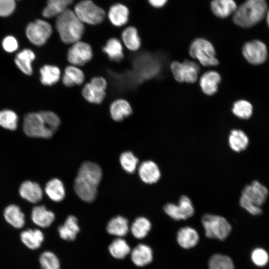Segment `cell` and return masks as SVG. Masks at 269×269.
Masks as SVG:
<instances>
[{"label": "cell", "mask_w": 269, "mask_h": 269, "mask_svg": "<svg viewBox=\"0 0 269 269\" xmlns=\"http://www.w3.org/2000/svg\"><path fill=\"white\" fill-rule=\"evenodd\" d=\"M251 260L256 266L262 267L268 264L269 261V256L264 249L257 248L252 251Z\"/></svg>", "instance_id": "46"}, {"label": "cell", "mask_w": 269, "mask_h": 269, "mask_svg": "<svg viewBox=\"0 0 269 269\" xmlns=\"http://www.w3.org/2000/svg\"><path fill=\"white\" fill-rule=\"evenodd\" d=\"M189 52L192 58L197 59L203 66H216L219 64L213 45L205 39L198 38L193 41Z\"/></svg>", "instance_id": "7"}, {"label": "cell", "mask_w": 269, "mask_h": 269, "mask_svg": "<svg viewBox=\"0 0 269 269\" xmlns=\"http://www.w3.org/2000/svg\"><path fill=\"white\" fill-rule=\"evenodd\" d=\"M209 269H235L232 259L219 254L212 255L209 261Z\"/></svg>", "instance_id": "40"}, {"label": "cell", "mask_w": 269, "mask_h": 269, "mask_svg": "<svg viewBox=\"0 0 269 269\" xmlns=\"http://www.w3.org/2000/svg\"><path fill=\"white\" fill-rule=\"evenodd\" d=\"M38 113L46 127L54 134L60 124L59 117L55 113L50 111H41Z\"/></svg>", "instance_id": "45"}, {"label": "cell", "mask_w": 269, "mask_h": 269, "mask_svg": "<svg viewBox=\"0 0 269 269\" xmlns=\"http://www.w3.org/2000/svg\"><path fill=\"white\" fill-rule=\"evenodd\" d=\"M232 112L237 117L242 119H247L252 114L253 107L248 101L241 100L234 103Z\"/></svg>", "instance_id": "42"}, {"label": "cell", "mask_w": 269, "mask_h": 269, "mask_svg": "<svg viewBox=\"0 0 269 269\" xmlns=\"http://www.w3.org/2000/svg\"><path fill=\"white\" fill-rule=\"evenodd\" d=\"M133 109L128 101L119 99L113 101L110 106V113L112 118L116 122L122 121L129 117Z\"/></svg>", "instance_id": "21"}, {"label": "cell", "mask_w": 269, "mask_h": 269, "mask_svg": "<svg viewBox=\"0 0 269 269\" xmlns=\"http://www.w3.org/2000/svg\"><path fill=\"white\" fill-rule=\"evenodd\" d=\"M20 236L23 244L31 250L39 248L44 240L43 233L37 229L24 230L21 233Z\"/></svg>", "instance_id": "30"}, {"label": "cell", "mask_w": 269, "mask_h": 269, "mask_svg": "<svg viewBox=\"0 0 269 269\" xmlns=\"http://www.w3.org/2000/svg\"><path fill=\"white\" fill-rule=\"evenodd\" d=\"M15 8V0H0V16L10 15Z\"/></svg>", "instance_id": "47"}, {"label": "cell", "mask_w": 269, "mask_h": 269, "mask_svg": "<svg viewBox=\"0 0 269 269\" xmlns=\"http://www.w3.org/2000/svg\"><path fill=\"white\" fill-rule=\"evenodd\" d=\"M153 258L151 249L147 245L139 244L131 252V259L138 267H144L152 262Z\"/></svg>", "instance_id": "23"}, {"label": "cell", "mask_w": 269, "mask_h": 269, "mask_svg": "<svg viewBox=\"0 0 269 269\" xmlns=\"http://www.w3.org/2000/svg\"><path fill=\"white\" fill-rule=\"evenodd\" d=\"M138 172L141 180L146 184L155 183L161 177V172L158 166L151 160L142 162L138 167Z\"/></svg>", "instance_id": "17"}, {"label": "cell", "mask_w": 269, "mask_h": 269, "mask_svg": "<svg viewBox=\"0 0 269 269\" xmlns=\"http://www.w3.org/2000/svg\"><path fill=\"white\" fill-rule=\"evenodd\" d=\"M35 58V55L32 50L24 49L16 54L14 62L23 73L30 75L32 74L31 63Z\"/></svg>", "instance_id": "27"}, {"label": "cell", "mask_w": 269, "mask_h": 269, "mask_svg": "<svg viewBox=\"0 0 269 269\" xmlns=\"http://www.w3.org/2000/svg\"><path fill=\"white\" fill-rule=\"evenodd\" d=\"M210 6L212 13L220 18L233 14L238 7L234 0H211Z\"/></svg>", "instance_id": "18"}, {"label": "cell", "mask_w": 269, "mask_h": 269, "mask_svg": "<svg viewBox=\"0 0 269 269\" xmlns=\"http://www.w3.org/2000/svg\"><path fill=\"white\" fill-rule=\"evenodd\" d=\"M89 83L104 91H105L107 87V82L106 79L100 76L92 78Z\"/></svg>", "instance_id": "49"}, {"label": "cell", "mask_w": 269, "mask_h": 269, "mask_svg": "<svg viewBox=\"0 0 269 269\" xmlns=\"http://www.w3.org/2000/svg\"><path fill=\"white\" fill-rule=\"evenodd\" d=\"M266 15H267V20L268 24L269 26V10L267 11Z\"/></svg>", "instance_id": "51"}, {"label": "cell", "mask_w": 269, "mask_h": 269, "mask_svg": "<svg viewBox=\"0 0 269 269\" xmlns=\"http://www.w3.org/2000/svg\"><path fill=\"white\" fill-rule=\"evenodd\" d=\"M168 0H148L150 4L155 8H160L164 6Z\"/></svg>", "instance_id": "50"}, {"label": "cell", "mask_w": 269, "mask_h": 269, "mask_svg": "<svg viewBox=\"0 0 269 269\" xmlns=\"http://www.w3.org/2000/svg\"><path fill=\"white\" fill-rule=\"evenodd\" d=\"M128 8L121 3H116L111 6L108 17L111 22L115 26H122L126 24L129 19Z\"/></svg>", "instance_id": "28"}, {"label": "cell", "mask_w": 269, "mask_h": 269, "mask_svg": "<svg viewBox=\"0 0 269 269\" xmlns=\"http://www.w3.org/2000/svg\"><path fill=\"white\" fill-rule=\"evenodd\" d=\"M25 32L28 39L31 43L37 46H41L51 35L52 28L48 22L37 19L27 25Z\"/></svg>", "instance_id": "11"}, {"label": "cell", "mask_w": 269, "mask_h": 269, "mask_svg": "<svg viewBox=\"0 0 269 269\" xmlns=\"http://www.w3.org/2000/svg\"><path fill=\"white\" fill-rule=\"evenodd\" d=\"M20 197L31 203H37L43 197V190L40 185L36 182L25 180L22 182L18 189Z\"/></svg>", "instance_id": "16"}, {"label": "cell", "mask_w": 269, "mask_h": 269, "mask_svg": "<svg viewBox=\"0 0 269 269\" xmlns=\"http://www.w3.org/2000/svg\"><path fill=\"white\" fill-rule=\"evenodd\" d=\"M82 95L88 102L92 104H100L104 101L106 92L88 83L83 87Z\"/></svg>", "instance_id": "37"}, {"label": "cell", "mask_w": 269, "mask_h": 269, "mask_svg": "<svg viewBox=\"0 0 269 269\" xmlns=\"http://www.w3.org/2000/svg\"><path fill=\"white\" fill-rule=\"evenodd\" d=\"M3 214L5 220L15 228H21L25 224L24 214L17 205L10 204L6 206Z\"/></svg>", "instance_id": "22"}, {"label": "cell", "mask_w": 269, "mask_h": 269, "mask_svg": "<svg viewBox=\"0 0 269 269\" xmlns=\"http://www.w3.org/2000/svg\"><path fill=\"white\" fill-rule=\"evenodd\" d=\"M148 53L142 52L132 59L133 72L142 82L145 79L154 77L160 70L157 61Z\"/></svg>", "instance_id": "6"}, {"label": "cell", "mask_w": 269, "mask_h": 269, "mask_svg": "<svg viewBox=\"0 0 269 269\" xmlns=\"http://www.w3.org/2000/svg\"><path fill=\"white\" fill-rule=\"evenodd\" d=\"M23 131L25 134L30 137L49 139L54 134L46 127L38 112L30 113L25 115Z\"/></svg>", "instance_id": "9"}, {"label": "cell", "mask_w": 269, "mask_h": 269, "mask_svg": "<svg viewBox=\"0 0 269 269\" xmlns=\"http://www.w3.org/2000/svg\"><path fill=\"white\" fill-rule=\"evenodd\" d=\"M18 117L16 114L10 110L0 111V126L6 130L14 131L17 129Z\"/></svg>", "instance_id": "41"}, {"label": "cell", "mask_w": 269, "mask_h": 269, "mask_svg": "<svg viewBox=\"0 0 269 269\" xmlns=\"http://www.w3.org/2000/svg\"><path fill=\"white\" fill-rule=\"evenodd\" d=\"M242 51L245 59L253 65L264 63L268 57L266 45L258 40L246 42L243 47Z\"/></svg>", "instance_id": "14"}, {"label": "cell", "mask_w": 269, "mask_h": 269, "mask_svg": "<svg viewBox=\"0 0 269 269\" xmlns=\"http://www.w3.org/2000/svg\"><path fill=\"white\" fill-rule=\"evenodd\" d=\"M102 50L112 62H120L124 58L122 44L117 38H110L103 46Z\"/></svg>", "instance_id": "24"}, {"label": "cell", "mask_w": 269, "mask_h": 269, "mask_svg": "<svg viewBox=\"0 0 269 269\" xmlns=\"http://www.w3.org/2000/svg\"><path fill=\"white\" fill-rule=\"evenodd\" d=\"M2 46L3 49L9 53L16 51L18 47L16 39L12 36H7L2 41Z\"/></svg>", "instance_id": "48"}, {"label": "cell", "mask_w": 269, "mask_h": 269, "mask_svg": "<svg viewBox=\"0 0 269 269\" xmlns=\"http://www.w3.org/2000/svg\"><path fill=\"white\" fill-rule=\"evenodd\" d=\"M45 192L52 201L60 202L65 195V190L62 182L58 178L50 180L45 185Z\"/></svg>", "instance_id": "32"}, {"label": "cell", "mask_w": 269, "mask_h": 269, "mask_svg": "<svg viewBox=\"0 0 269 269\" xmlns=\"http://www.w3.org/2000/svg\"><path fill=\"white\" fill-rule=\"evenodd\" d=\"M165 213L175 220H186L194 214V208L191 199L185 195L180 197L177 204H166L163 207Z\"/></svg>", "instance_id": "12"}, {"label": "cell", "mask_w": 269, "mask_h": 269, "mask_svg": "<svg viewBox=\"0 0 269 269\" xmlns=\"http://www.w3.org/2000/svg\"><path fill=\"white\" fill-rule=\"evenodd\" d=\"M220 74L215 71H209L200 77L199 84L202 91L207 95H212L217 91L221 82Z\"/></svg>", "instance_id": "19"}, {"label": "cell", "mask_w": 269, "mask_h": 269, "mask_svg": "<svg viewBox=\"0 0 269 269\" xmlns=\"http://www.w3.org/2000/svg\"><path fill=\"white\" fill-rule=\"evenodd\" d=\"M109 74L111 81L116 85L115 87L118 91L132 89L141 82L132 71L120 73L109 71Z\"/></svg>", "instance_id": "15"}, {"label": "cell", "mask_w": 269, "mask_h": 269, "mask_svg": "<svg viewBox=\"0 0 269 269\" xmlns=\"http://www.w3.org/2000/svg\"><path fill=\"white\" fill-rule=\"evenodd\" d=\"M73 0H47V5L42 11V15L47 18L57 16L68 8Z\"/></svg>", "instance_id": "34"}, {"label": "cell", "mask_w": 269, "mask_h": 269, "mask_svg": "<svg viewBox=\"0 0 269 269\" xmlns=\"http://www.w3.org/2000/svg\"><path fill=\"white\" fill-rule=\"evenodd\" d=\"M74 12L83 23L96 25L101 23L106 15L105 10L91 0H82L74 7Z\"/></svg>", "instance_id": "8"}, {"label": "cell", "mask_w": 269, "mask_h": 269, "mask_svg": "<svg viewBox=\"0 0 269 269\" xmlns=\"http://www.w3.org/2000/svg\"><path fill=\"white\" fill-rule=\"evenodd\" d=\"M267 11L265 0H246L237 7L233 14V20L240 27L249 28L261 22Z\"/></svg>", "instance_id": "2"}, {"label": "cell", "mask_w": 269, "mask_h": 269, "mask_svg": "<svg viewBox=\"0 0 269 269\" xmlns=\"http://www.w3.org/2000/svg\"><path fill=\"white\" fill-rule=\"evenodd\" d=\"M122 39L126 47L131 51H136L140 47L141 40L137 30L134 26L126 28L122 33Z\"/></svg>", "instance_id": "35"}, {"label": "cell", "mask_w": 269, "mask_h": 269, "mask_svg": "<svg viewBox=\"0 0 269 269\" xmlns=\"http://www.w3.org/2000/svg\"><path fill=\"white\" fill-rule=\"evenodd\" d=\"M151 227V223L146 218L139 217L133 223L131 230L135 238L141 239L146 236Z\"/></svg>", "instance_id": "39"}, {"label": "cell", "mask_w": 269, "mask_h": 269, "mask_svg": "<svg viewBox=\"0 0 269 269\" xmlns=\"http://www.w3.org/2000/svg\"><path fill=\"white\" fill-rule=\"evenodd\" d=\"M40 81L43 85L52 86L59 81L61 72L57 66L47 64L40 68Z\"/></svg>", "instance_id": "33"}, {"label": "cell", "mask_w": 269, "mask_h": 269, "mask_svg": "<svg viewBox=\"0 0 269 269\" xmlns=\"http://www.w3.org/2000/svg\"><path fill=\"white\" fill-rule=\"evenodd\" d=\"M206 236L209 238L224 240L230 234L232 227L224 217L213 214H205L201 219Z\"/></svg>", "instance_id": "5"}, {"label": "cell", "mask_w": 269, "mask_h": 269, "mask_svg": "<svg viewBox=\"0 0 269 269\" xmlns=\"http://www.w3.org/2000/svg\"><path fill=\"white\" fill-rule=\"evenodd\" d=\"M121 164L123 169L129 173H133L136 169L138 159L131 151L122 153L120 157Z\"/></svg>", "instance_id": "44"}, {"label": "cell", "mask_w": 269, "mask_h": 269, "mask_svg": "<svg viewBox=\"0 0 269 269\" xmlns=\"http://www.w3.org/2000/svg\"><path fill=\"white\" fill-rule=\"evenodd\" d=\"M268 195L267 188L257 181L247 185L243 190L239 203L241 206L253 215L262 214L261 206Z\"/></svg>", "instance_id": "4"}, {"label": "cell", "mask_w": 269, "mask_h": 269, "mask_svg": "<svg viewBox=\"0 0 269 269\" xmlns=\"http://www.w3.org/2000/svg\"><path fill=\"white\" fill-rule=\"evenodd\" d=\"M106 229L110 235L123 237L128 234L129 230L128 220L121 216L114 217L108 222Z\"/></svg>", "instance_id": "31"}, {"label": "cell", "mask_w": 269, "mask_h": 269, "mask_svg": "<svg viewBox=\"0 0 269 269\" xmlns=\"http://www.w3.org/2000/svg\"><path fill=\"white\" fill-rule=\"evenodd\" d=\"M39 263L42 269H60V264L57 256L52 252L45 251L39 257Z\"/></svg>", "instance_id": "43"}, {"label": "cell", "mask_w": 269, "mask_h": 269, "mask_svg": "<svg viewBox=\"0 0 269 269\" xmlns=\"http://www.w3.org/2000/svg\"><path fill=\"white\" fill-rule=\"evenodd\" d=\"M55 26L62 41L68 44L79 41L85 30L74 11L68 8L57 16Z\"/></svg>", "instance_id": "3"}, {"label": "cell", "mask_w": 269, "mask_h": 269, "mask_svg": "<svg viewBox=\"0 0 269 269\" xmlns=\"http://www.w3.org/2000/svg\"><path fill=\"white\" fill-rule=\"evenodd\" d=\"M199 239L197 232L190 227H183L179 230L177 234V241L183 248L190 249L195 247Z\"/></svg>", "instance_id": "26"}, {"label": "cell", "mask_w": 269, "mask_h": 269, "mask_svg": "<svg viewBox=\"0 0 269 269\" xmlns=\"http://www.w3.org/2000/svg\"><path fill=\"white\" fill-rule=\"evenodd\" d=\"M93 55L91 45L85 42L79 41L69 48L67 58L74 66H83L92 59Z\"/></svg>", "instance_id": "13"}, {"label": "cell", "mask_w": 269, "mask_h": 269, "mask_svg": "<svg viewBox=\"0 0 269 269\" xmlns=\"http://www.w3.org/2000/svg\"><path fill=\"white\" fill-rule=\"evenodd\" d=\"M170 69L177 81L192 83L198 79L200 67L196 63L186 60L182 63L173 61L170 65Z\"/></svg>", "instance_id": "10"}, {"label": "cell", "mask_w": 269, "mask_h": 269, "mask_svg": "<svg viewBox=\"0 0 269 269\" xmlns=\"http://www.w3.org/2000/svg\"><path fill=\"white\" fill-rule=\"evenodd\" d=\"M102 176V169L98 164L90 161L84 162L78 170L74 183L77 195L84 201L93 202L96 198Z\"/></svg>", "instance_id": "1"}, {"label": "cell", "mask_w": 269, "mask_h": 269, "mask_svg": "<svg viewBox=\"0 0 269 269\" xmlns=\"http://www.w3.org/2000/svg\"><path fill=\"white\" fill-rule=\"evenodd\" d=\"M80 231L77 218L73 215L69 216L64 224L58 228L59 235L61 239L71 241L76 239Z\"/></svg>", "instance_id": "25"}, {"label": "cell", "mask_w": 269, "mask_h": 269, "mask_svg": "<svg viewBox=\"0 0 269 269\" xmlns=\"http://www.w3.org/2000/svg\"><path fill=\"white\" fill-rule=\"evenodd\" d=\"M228 143L230 148L236 152H240L246 148L249 143V138L242 130H232L228 137Z\"/></svg>", "instance_id": "36"}, {"label": "cell", "mask_w": 269, "mask_h": 269, "mask_svg": "<svg viewBox=\"0 0 269 269\" xmlns=\"http://www.w3.org/2000/svg\"><path fill=\"white\" fill-rule=\"evenodd\" d=\"M85 79L84 72L74 65L67 66L62 78L63 85L68 87L82 84Z\"/></svg>", "instance_id": "29"}, {"label": "cell", "mask_w": 269, "mask_h": 269, "mask_svg": "<svg viewBox=\"0 0 269 269\" xmlns=\"http://www.w3.org/2000/svg\"><path fill=\"white\" fill-rule=\"evenodd\" d=\"M110 254L117 259L125 258L131 252V248L126 241L118 238L111 243L109 247Z\"/></svg>", "instance_id": "38"}, {"label": "cell", "mask_w": 269, "mask_h": 269, "mask_svg": "<svg viewBox=\"0 0 269 269\" xmlns=\"http://www.w3.org/2000/svg\"><path fill=\"white\" fill-rule=\"evenodd\" d=\"M55 217L54 213L47 210L44 205L34 206L31 211V218L32 222L42 228L50 226Z\"/></svg>", "instance_id": "20"}]
</instances>
